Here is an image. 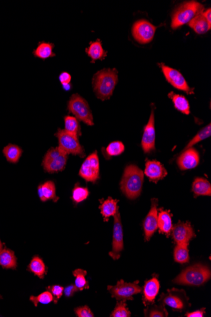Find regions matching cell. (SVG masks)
<instances>
[{"mask_svg":"<svg viewBox=\"0 0 211 317\" xmlns=\"http://www.w3.org/2000/svg\"><path fill=\"white\" fill-rule=\"evenodd\" d=\"M139 281H135L132 283L125 282L124 280L118 281L117 285L108 286V292L111 293V297L117 300H134L133 296L141 292L142 288L139 284Z\"/></svg>","mask_w":211,"mask_h":317,"instance_id":"9c48e42d","label":"cell"},{"mask_svg":"<svg viewBox=\"0 0 211 317\" xmlns=\"http://www.w3.org/2000/svg\"><path fill=\"white\" fill-rule=\"evenodd\" d=\"M85 52L92 59V63H94L98 60H103L107 56L108 54V52L103 49L102 42L99 40L90 42V46L85 49Z\"/></svg>","mask_w":211,"mask_h":317,"instance_id":"603a6c76","label":"cell"},{"mask_svg":"<svg viewBox=\"0 0 211 317\" xmlns=\"http://www.w3.org/2000/svg\"><path fill=\"white\" fill-rule=\"evenodd\" d=\"M59 80H60L61 85L70 84L71 80H72V76L69 73L63 72L59 76Z\"/></svg>","mask_w":211,"mask_h":317,"instance_id":"7bdbcfd3","label":"cell"},{"mask_svg":"<svg viewBox=\"0 0 211 317\" xmlns=\"http://www.w3.org/2000/svg\"><path fill=\"white\" fill-rule=\"evenodd\" d=\"M22 150L16 144H9L4 148L3 154L6 160L11 164H17L22 154Z\"/></svg>","mask_w":211,"mask_h":317,"instance_id":"4316f807","label":"cell"},{"mask_svg":"<svg viewBox=\"0 0 211 317\" xmlns=\"http://www.w3.org/2000/svg\"><path fill=\"white\" fill-rule=\"evenodd\" d=\"M189 299L184 290L176 288L168 290L161 294L159 302L169 306L175 311L182 312L190 306Z\"/></svg>","mask_w":211,"mask_h":317,"instance_id":"ba28073f","label":"cell"},{"mask_svg":"<svg viewBox=\"0 0 211 317\" xmlns=\"http://www.w3.org/2000/svg\"><path fill=\"white\" fill-rule=\"evenodd\" d=\"M114 216V227L112 250L109 255L114 260H118L120 258V254L123 250V233L122 220L119 211Z\"/></svg>","mask_w":211,"mask_h":317,"instance_id":"7c38bea8","label":"cell"},{"mask_svg":"<svg viewBox=\"0 0 211 317\" xmlns=\"http://www.w3.org/2000/svg\"><path fill=\"white\" fill-rule=\"evenodd\" d=\"M58 138V147L67 154L85 156L84 148L80 144L79 138L64 130L58 128L54 134Z\"/></svg>","mask_w":211,"mask_h":317,"instance_id":"52a82bcc","label":"cell"},{"mask_svg":"<svg viewBox=\"0 0 211 317\" xmlns=\"http://www.w3.org/2000/svg\"><path fill=\"white\" fill-rule=\"evenodd\" d=\"M46 289L53 295L54 304H57L63 296L64 288L59 285H53L48 286Z\"/></svg>","mask_w":211,"mask_h":317,"instance_id":"ab89813d","label":"cell"},{"mask_svg":"<svg viewBox=\"0 0 211 317\" xmlns=\"http://www.w3.org/2000/svg\"><path fill=\"white\" fill-rule=\"evenodd\" d=\"M155 110L153 108L148 123L144 128V134L142 138V148L145 154H149L155 150Z\"/></svg>","mask_w":211,"mask_h":317,"instance_id":"9a60e30c","label":"cell"},{"mask_svg":"<svg viewBox=\"0 0 211 317\" xmlns=\"http://www.w3.org/2000/svg\"><path fill=\"white\" fill-rule=\"evenodd\" d=\"M157 27L149 21H137L132 27V35L134 39L141 44H148L153 40Z\"/></svg>","mask_w":211,"mask_h":317,"instance_id":"8fae6325","label":"cell"},{"mask_svg":"<svg viewBox=\"0 0 211 317\" xmlns=\"http://www.w3.org/2000/svg\"><path fill=\"white\" fill-rule=\"evenodd\" d=\"M204 18L207 20L209 25L211 26V9L210 8L202 13Z\"/></svg>","mask_w":211,"mask_h":317,"instance_id":"f6af8a7d","label":"cell"},{"mask_svg":"<svg viewBox=\"0 0 211 317\" xmlns=\"http://www.w3.org/2000/svg\"><path fill=\"white\" fill-rule=\"evenodd\" d=\"M151 207L150 211L147 214L145 220L143 222L144 233H145L146 242L150 240L158 228V199L151 200Z\"/></svg>","mask_w":211,"mask_h":317,"instance_id":"2e32d148","label":"cell"},{"mask_svg":"<svg viewBox=\"0 0 211 317\" xmlns=\"http://www.w3.org/2000/svg\"><path fill=\"white\" fill-rule=\"evenodd\" d=\"M126 301L120 300L118 301L116 304L115 308L111 313V317H130L131 316V313L127 308Z\"/></svg>","mask_w":211,"mask_h":317,"instance_id":"74e56055","label":"cell"},{"mask_svg":"<svg viewBox=\"0 0 211 317\" xmlns=\"http://www.w3.org/2000/svg\"><path fill=\"white\" fill-rule=\"evenodd\" d=\"M144 172L138 166L130 165L125 168L120 182L121 190L130 200L137 198L141 194Z\"/></svg>","mask_w":211,"mask_h":317,"instance_id":"7a4b0ae2","label":"cell"},{"mask_svg":"<svg viewBox=\"0 0 211 317\" xmlns=\"http://www.w3.org/2000/svg\"><path fill=\"white\" fill-rule=\"evenodd\" d=\"M189 244H177L174 250L175 261L179 264H186L189 262Z\"/></svg>","mask_w":211,"mask_h":317,"instance_id":"d6a6232c","label":"cell"},{"mask_svg":"<svg viewBox=\"0 0 211 317\" xmlns=\"http://www.w3.org/2000/svg\"><path fill=\"white\" fill-rule=\"evenodd\" d=\"M67 108L77 120L83 122L87 126L94 125L92 111L86 100L79 94H73L68 102Z\"/></svg>","mask_w":211,"mask_h":317,"instance_id":"5b68a950","label":"cell"},{"mask_svg":"<svg viewBox=\"0 0 211 317\" xmlns=\"http://www.w3.org/2000/svg\"><path fill=\"white\" fill-rule=\"evenodd\" d=\"M171 234L177 244H189L190 240L196 237V234L189 222H183L179 221L176 225L173 226Z\"/></svg>","mask_w":211,"mask_h":317,"instance_id":"5bb4252c","label":"cell"},{"mask_svg":"<svg viewBox=\"0 0 211 317\" xmlns=\"http://www.w3.org/2000/svg\"><path fill=\"white\" fill-rule=\"evenodd\" d=\"M160 66L166 80L177 90H184L187 94H194V89L190 88L186 78L179 71L161 64Z\"/></svg>","mask_w":211,"mask_h":317,"instance_id":"4fadbf2b","label":"cell"},{"mask_svg":"<svg viewBox=\"0 0 211 317\" xmlns=\"http://www.w3.org/2000/svg\"><path fill=\"white\" fill-rule=\"evenodd\" d=\"M0 299H1V296H0Z\"/></svg>","mask_w":211,"mask_h":317,"instance_id":"c3c4849f","label":"cell"},{"mask_svg":"<svg viewBox=\"0 0 211 317\" xmlns=\"http://www.w3.org/2000/svg\"><path fill=\"white\" fill-rule=\"evenodd\" d=\"M79 292V290L76 287L75 284H71L65 288H64L63 294L66 297L70 298L73 296L76 292Z\"/></svg>","mask_w":211,"mask_h":317,"instance_id":"b9f144b4","label":"cell"},{"mask_svg":"<svg viewBox=\"0 0 211 317\" xmlns=\"http://www.w3.org/2000/svg\"><path fill=\"white\" fill-rule=\"evenodd\" d=\"M38 196L42 202L53 200L54 202L58 201L60 198L56 196L55 184L53 181H46L40 184L37 188Z\"/></svg>","mask_w":211,"mask_h":317,"instance_id":"ffe728a7","label":"cell"},{"mask_svg":"<svg viewBox=\"0 0 211 317\" xmlns=\"http://www.w3.org/2000/svg\"><path fill=\"white\" fill-rule=\"evenodd\" d=\"M28 270L37 276L39 278H44L46 274V266L42 260L38 256L33 257L30 263L28 264Z\"/></svg>","mask_w":211,"mask_h":317,"instance_id":"f1b7e54d","label":"cell"},{"mask_svg":"<svg viewBox=\"0 0 211 317\" xmlns=\"http://www.w3.org/2000/svg\"><path fill=\"white\" fill-rule=\"evenodd\" d=\"M211 276L208 266L196 264L185 269L173 282L178 284L200 286L210 280Z\"/></svg>","mask_w":211,"mask_h":317,"instance_id":"3957f363","label":"cell"},{"mask_svg":"<svg viewBox=\"0 0 211 317\" xmlns=\"http://www.w3.org/2000/svg\"><path fill=\"white\" fill-rule=\"evenodd\" d=\"M158 224L159 232L164 234L168 238L172 233L173 223L172 214L169 210L160 209V213L158 216Z\"/></svg>","mask_w":211,"mask_h":317,"instance_id":"44dd1931","label":"cell"},{"mask_svg":"<svg viewBox=\"0 0 211 317\" xmlns=\"http://www.w3.org/2000/svg\"><path fill=\"white\" fill-rule=\"evenodd\" d=\"M0 266L6 269H15L16 258L12 250L4 248L0 252Z\"/></svg>","mask_w":211,"mask_h":317,"instance_id":"484cf974","label":"cell"},{"mask_svg":"<svg viewBox=\"0 0 211 317\" xmlns=\"http://www.w3.org/2000/svg\"><path fill=\"white\" fill-rule=\"evenodd\" d=\"M205 310V308H202L199 310L191 312V313H187L186 316L187 317H203L206 313Z\"/></svg>","mask_w":211,"mask_h":317,"instance_id":"ee69618b","label":"cell"},{"mask_svg":"<svg viewBox=\"0 0 211 317\" xmlns=\"http://www.w3.org/2000/svg\"><path fill=\"white\" fill-rule=\"evenodd\" d=\"M125 150L124 144L121 142H113L109 144L106 148L103 151L105 158H110L111 156H120Z\"/></svg>","mask_w":211,"mask_h":317,"instance_id":"836d02e7","label":"cell"},{"mask_svg":"<svg viewBox=\"0 0 211 317\" xmlns=\"http://www.w3.org/2000/svg\"><path fill=\"white\" fill-rule=\"evenodd\" d=\"M73 275L75 278V285L79 290L89 289V282L85 278V276L87 275L86 270H82V269H76L73 272Z\"/></svg>","mask_w":211,"mask_h":317,"instance_id":"e575fe53","label":"cell"},{"mask_svg":"<svg viewBox=\"0 0 211 317\" xmlns=\"http://www.w3.org/2000/svg\"><path fill=\"white\" fill-rule=\"evenodd\" d=\"M63 90H69L71 89V84H65V85H62Z\"/></svg>","mask_w":211,"mask_h":317,"instance_id":"bcb514c9","label":"cell"},{"mask_svg":"<svg viewBox=\"0 0 211 317\" xmlns=\"http://www.w3.org/2000/svg\"><path fill=\"white\" fill-rule=\"evenodd\" d=\"M200 157L199 152L193 148L184 150L177 160V164L182 170H190L199 165Z\"/></svg>","mask_w":211,"mask_h":317,"instance_id":"e0dca14e","label":"cell"},{"mask_svg":"<svg viewBox=\"0 0 211 317\" xmlns=\"http://www.w3.org/2000/svg\"><path fill=\"white\" fill-rule=\"evenodd\" d=\"M118 80V71L116 68H103L95 74L92 78V86L97 98L102 101L110 99Z\"/></svg>","mask_w":211,"mask_h":317,"instance_id":"6da1fadb","label":"cell"},{"mask_svg":"<svg viewBox=\"0 0 211 317\" xmlns=\"http://www.w3.org/2000/svg\"><path fill=\"white\" fill-rule=\"evenodd\" d=\"M160 284L158 280V275L153 276V278L147 280L142 292H143L142 302L146 306L155 304L156 296L160 290Z\"/></svg>","mask_w":211,"mask_h":317,"instance_id":"ac0fdd59","label":"cell"},{"mask_svg":"<svg viewBox=\"0 0 211 317\" xmlns=\"http://www.w3.org/2000/svg\"><path fill=\"white\" fill-rule=\"evenodd\" d=\"M145 174L152 182L157 183L168 174V172L160 162L146 160Z\"/></svg>","mask_w":211,"mask_h":317,"instance_id":"d6986e66","label":"cell"},{"mask_svg":"<svg viewBox=\"0 0 211 317\" xmlns=\"http://www.w3.org/2000/svg\"><path fill=\"white\" fill-rule=\"evenodd\" d=\"M79 176L86 181L95 183L99 178V159L98 152L89 154L80 166Z\"/></svg>","mask_w":211,"mask_h":317,"instance_id":"30bf717a","label":"cell"},{"mask_svg":"<svg viewBox=\"0 0 211 317\" xmlns=\"http://www.w3.org/2000/svg\"><path fill=\"white\" fill-rule=\"evenodd\" d=\"M89 192L87 188L80 186L79 184H76L72 190V200L76 204L84 201L88 198Z\"/></svg>","mask_w":211,"mask_h":317,"instance_id":"d590c367","label":"cell"},{"mask_svg":"<svg viewBox=\"0 0 211 317\" xmlns=\"http://www.w3.org/2000/svg\"><path fill=\"white\" fill-rule=\"evenodd\" d=\"M211 124L205 128H204L203 130H201L195 136V137L189 142L185 150L189 149L190 148H192L198 143L201 142V140H205L206 138L211 136Z\"/></svg>","mask_w":211,"mask_h":317,"instance_id":"8d00e7d4","label":"cell"},{"mask_svg":"<svg viewBox=\"0 0 211 317\" xmlns=\"http://www.w3.org/2000/svg\"><path fill=\"white\" fill-rule=\"evenodd\" d=\"M193 192L195 197L211 196V186L210 182L206 178H196L193 184Z\"/></svg>","mask_w":211,"mask_h":317,"instance_id":"d4e9b609","label":"cell"},{"mask_svg":"<svg viewBox=\"0 0 211 317\" xmlns=\"http://www.w3.org/2000/svg\"><path fill=\"white\" fill-rule=\"evenodd\" d=\"M144 310V314L146 316L150 317H166L168 316V312L166 309L165 304L160 302V304H155L146 306Z\"/></svg>","mask_w":211,"mask_h":317,"instance_id":"1f68e13d","label":"cell"},{"mask_svg":"<svg viewBox=\"0 0 211 317\" xmlns=\"http://www.w3.org/2000/svg\"><path fill=\"white\" fill-rule=\"evenodd\" d=\"M54 44L52 42H39L32 54L36 58L46 60L56 56L53 52Z\"/></svg>","mask_w":211,"mask_h":317,"instance_id":"cb8c5ba5","label":"cell"},{"mask_svg":"<svg viewBox=\"0 0 211 317\" xmlns=\"http://www.w3.org/2000/svg\"><path fill=\"white\" fill-rule=\"evenodd\" d=\"M30 302L34 304L35 307L37 306L38 304H47L53 302V296L49 290L43 292L38 295L37 296H31L30 297Z\"/></svg>","mask_w":211,"mask_h":317,"instance_id":"f35d334b","label":"cell"},{"mask_svg":"<svg viewBox=\"0 0 211 317\" xmlns=\"http://www.w3.org/2000/svg\"><path fill=\"white\" fill-rule=\"evenodd\" d=\"M65 122V130L71 134L79 137L82 135L81 128L79 120L75 116H67L64 118Z\"/></svg>","mask_w":211,"mask_h":317,"instance_id":"4dcf8cb0","label":"cell"},{"mask_svg":"<svg viewBox=\"0 0 211 317\" xmlns=\"http://www.w3.org/2000/svg\"><path fill=\"white\" fill-rule=\"evenodd\" d=\"M203 12L204 6L198 2H186L180 4L172 14L171 26L173 30H176L186 24L189 23Z\"/></svg>","mask_w":211,"mask_h":317,"instance_id":"277c9868","label":"cell"},{"mask_svg":"<svg viewBox=\"0 0 211 317\" xmlns=\"http://www.w3.org/2000/svg\"><path fill=\"white\" fill-rule=\"evenodd\" d=\"M76 316L79 317H94V314L87 306L77 307L75 309Z\"/></svg>","mask_w":211,"mask_h":317,"instance_id":"60d3db41","label":"cell"},{"mask_svg":"<svg viewBox=\"0 0 211 317\" xmlns=\"http://www.w3.org/2000/svg\"><path fill=\"white\" fill-rule=\"evenodd\" d=\"M190 27L193 28L194 32L198 34H205L211 30V26L209 25L207 20L204 18L203 14L197 16L189 23Z\"/></svg>","mask_w":211,"mask_h":317,"instance_id":"83f0119b","label":"cell"},{"mask_svg":"<svg viewBox=\"0 0 211 317\" xmlns=\"http://www.w3.org/2000/svg\"><path fill=\"white\" fill-rule=\"evenodd\" d=\"M67 160L68 154L60 148H51L45 154L42 166L47 173L59 172L65 168Z\"/></svg>","mask_w":211,"mask_h":317,"instance_id":"8992f818","label":"cell"},{"mask_svg":"<svg viewBox=\"0 0 211 317\" xmlns=\"http://www.w3.org/2000/svg\"><path fill=\"white\" fill-rule=\"evenodd\" d=\"M101 204L99 209L103 216L104 221H108L110 216H113L118 212V200H114L111 197L104 200H100Z\"/></svg>","mask_w":211,"mask_h":317,"instance_id":"7402d4cb","label":"cell"},{"mask_svg":"<svg viewBox=\"0 0 211 317\" xmlns=\"http://www.w3.org/2000/svg\"><path fill=\"white\" fill-rule=\"evenodd\" d=\"M3 244H2L1 240H0V252H1L2 250H3Z\"/></svg>","mask_w":211,"mask_h":317,"instance_id":"7dc6e473","label":"cell"},{"mask_svg":"<svg viewBox=\"0 0 211 317\" xmlns=\"http://www.w3.org/2000/svg\"><path fill=\"white\" fill-rule=\"evenodd\" d=\"M168 96L174 102L175 108L186 115L190 114V104L188 100L182 95L175 94L174 92H170Z\"/></svg>","mask_w":211,"mask_h":317,"instance_id":"f546056e","label":"cell"}]
</instances>
